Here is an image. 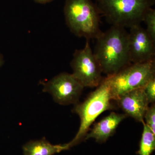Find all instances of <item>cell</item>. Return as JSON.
<instances>
[{
  "label": "cell",
  "instance_id": "obj_1",
  "mask_svg": "<svg viewBox=\"0 0 155 155\" xmlns=\"http://www.w3.org/2000/svg\"><path fill=\"white\" fill-rule=\"evenodd\" d=\"M93 52L103 73L116 74L130 65L128 33L125 28L113 26L96 38Z\"/></svg>",
  "mask_w": 155,
  "mask_h": 155
},
{
  "label": "cell",
  "instance_id": "obj_2",
  "mask_svg": "<svg viewBox=\"0 0 155 155\" xmlns=\"http://www.w3.org/2000/svg\"><path fill=\"white\" fill-rule=\"evenodd\" d=\"M155 0H96L101 16L113 26L130 28L143 22Z\"/></svg>",
  "mask_w": 155,
  "mask_h": 155
},
{
  "label": "cell",
  "instance_id": "obj_3",
  "mask_svg": "<svg viewBox=\"0 0 155 155\" xmlns=\"http://www.w3.org/2000/svg\"><path fill=\"white\" fill-rule=\"evenodd\" d=\"M64 14L70 30L77 36L96 39L102 32L101 15L91 0H66Z\"/></svg>",
  "mask_w": 155,
  "mask_h": 155
},
{
  "label": "cell",
  "instance_id": "obj_4",
  "mask_svg": "<svg viewBox=\"0 0 155 155\" xmlns=\"http://www.w3.org/2000/svg\"><path fill=\"white\" fill-rule=\"evenodd\" d=\"M112 100L110 80L107 76L83 102L75 104L72 111L80 117V125L75 137L68 143L69 147L84 138L91 125L100 114L113 109Z\"/></svg>",
  "mask_w": 155,
  "mask_h": 155
},
{
  "label": "cell",
  "instance_id": "obj_5",
  "mask_svg": "<svg viewBox=\"0 0 155 155\" xmlns=\"http://www.w3.org/2000/svg\"><path fill=\"white\" fill-rule=\"evenodd\" d=\"M155 61L131 64L114 75L110 80L111 97L117 100L120 96L136 89L143 88L155 78Z\"/></svg>",
  "mask_w": 155,
  "mask_h": 155
},
{
  "label": "cell",
  "instance_id": "obj_6",
  "mask_svg": "<svg viewBox=\"0 0 155 155\" xmlns=\"http://www.w3.org/2000/svg\"><path fill=\"white\" fill-rule=\"evenodd\" d=\"M87 40L82 49L75 51L71 63L72 75L84 87H97L102 81V73L98 62Z\"/></svg>",
  "mask_w": 155,
  "mask_h": 155
},
{
  "label": "cell",
  "instance_id": "obj_7",
  "mask_svg": "<svg viewBox=\"0 0 155 155\" xmlns=\"http://www.w3.org/2000/svg\"><path fill=\"white\" fill-rule=\"evenodd\" d=\"M84 87L72 74L63 72L45 83L43 91L51 94L56 103L67 105L77 104Z\"/></svg>",
  "mask_w": 155,
  "mask_h": 155
},
{
  "label": "cell",
  "instance_id": "obj_8",
  "mask_svg": "<svg viewBox=\"0 0 155 155\" xmlns=\"http://www.w3.org/2000/svg\"><path fill=\"white\" fill-rule=\"evenodd\" d=\"M155 42L140 24L130 27L128 33L130 63L137 64L155 61Z\"/></svg>",
  "mask_w": 155,
  "mask_h": 155
},
{
  "label": "cell",
  "instance_id": "obj_9",
  "mask_svg": "<svg viewBox=\"0 0 155 155\" xmlns=\"http://www.w3.org/2000/svg\"><path fill=\"white\" fill-rule=\"evenodd\" d=\"M116 101L126 115L143 122L148 108V100L143 88L136 89L120 96Z\"/></svg>",
  "mask_w": 155,
  "mask_h": 155
},
{
  "label": "cell",
  "instance_id": "obj_10",
  "mask_svg": "<svg viewBox=\"0 0 155 155\" xmlns=\"http://www.w3.org/2000/svg\"><path fill=\"white\" fill-rule=\"evenodd\" d=\"M126 116V114L112 112L96 123L91 131L87 134L84 139L94 138L97 142H105L110 137L114 135L116 128Z\"/></svg>",
  "mask_w": 155,
  "mask_h": 155
},
{
  "label": "cell",
  "instance_id": "obj_11",
  "mask_svg": "<svg viewBox=\"0 0 155 155\" xmlns=\"http://www.w3.org/2000/svg\"><path fill=\"white\" fill-rule=\"evenodd\" d=\"M69 148L68 143L53 145L45 138L31 140L22 147L24 155H54Z\"/></svg>",
  "mask_w": 155,
  "mask_h": 155
},
{
  "label": "cell",
  "instance_id": "obj_12",
  "mask_svg": "<svg viewBox=\"0 0 155 155\" xmlns=\"http://www.w3.org/2000/svg\"><path fill=\"white\" fill-rule=\"evenodd\" d=\"M143 123V131L140 143L139 150L137 153L139 155H150L155 149V135L144 121Z\"/></svg>",
  "mask_w": 155,
  "mask_h": 155
},
{
  "label": "cell",
  "instance_id": "obj_13",
  "mask_svg": "<svg viewBox=\"0 0 155 155\" xmlns=\"http://www.w3.org/2000/svg\"><path fill=\"white\" fill-rule=\"evenodd\" d=\"M143 22L147 26L146 30L151 38L155 42V10L150 8L145 15Z\"/></svg>",
  "mask_w": 155,
  "mask_h": 155
},
{
  "label": "cell",
  "instance_id": "obj_14",
  "mask_svg": "<svg viewBox=\"0 0 155 155\" xmlns=\"http://www.w3.org/2000/svg\"><path fill=\"white\" fill-rule=\"evenodd\" d=\"M144 119H145L146 124L155 135V106L153 105L148 107L145 114Z\"/></svg>",
  "mask_w": 155,
  "mask_h": 155
},
{
  "label": "cell",
  "instance_id": "obj_15",
  "mask_svg": "<svg viewBox=\"0 0 155 155\" xmlns=\"http://www.w3.org/2000/svg\"><path fill=\"white\" fill-rule=\"evenodd\" d=\"M149 102L153 103L155 101V78L150 80L143 87Z\"/></svg>",
  "mask_w": 155,
  "mask_h": 155
},
{
  "label": "cell",
  "instance_id": "obj_16",
  "mask_svg": "<svg viewBox=\"0 0 155 155\" xmlns=\"http://www.w3.org/2000/svg\"><path fill=\"white\" fill-rule=\"evenodd\" d=\"M35 2L39 4H45L46 3H49L52 2L53 0H34Z\"/></svg>",
  "mask_w": 155,
  "mask_h": 155
},
{
  "label": "cell",
  "instance_id": "obj_17",
  "mask_svg": "<svg viewBox=\"0 0 155 155\" xmlns=\"http://www.w3.org/2000/svg\"><path fill=\"white\" fill-rule=\"evenodd\" d=\"M4 62L2 56L0 54V67L2 66L3 64H4Z\"/></svg>",
  "mask_w": 155,
  "mask_h": 155
}]
</instances>
